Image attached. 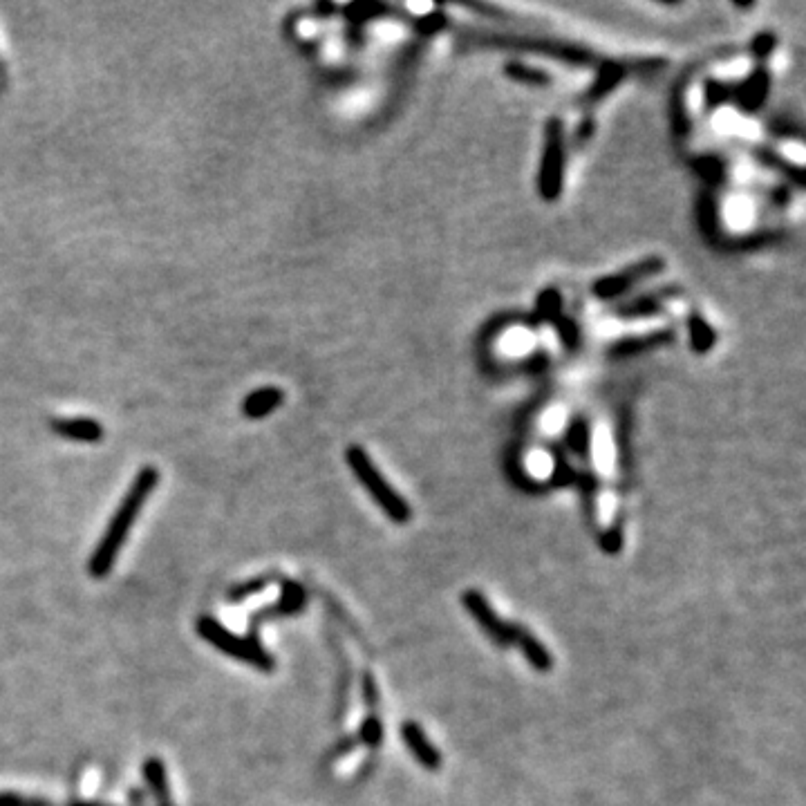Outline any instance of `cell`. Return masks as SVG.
Returning <instances> with one entry per match:
<instances>
[{
  "label": "cell",
  "instance_id": "6da1fadb",
  "mask_svg": "<svg viewBox=\"0 0 806 806\" xmlns=\"http://www.w3.org/2000/svg\"><path fill=\"white\" fill-rule=\"evenodd\" d=\"M159 482V473L155 466H144L142 471L137 473L135 482L130 484V491L126 493V498L121 500L119 509L112 515V520L108 524V529L103 531V536L99 540V545L95 547L88 562V571L92 578H106L112 567H115L117 556L124 542L128 538L130 529L137 520L139 511L144 509L146 500L151 498V493L155 491V486Z\"/></svg>",
  "mask_w": 806,
  "mask_h": 806
},
{
  "label": "cell",
  "instance_id": "7a4b0ae2",
  "mask_svg": "<svg viewBox=\"0 0 806 806\" xmlns=\"http://www.w3.org/2000/svg\"><path fill=\"white\" fill-rule=\"evenodd\" d=\"M462 605L473 621L480 625V630L489 636V639L498 645V648H518L524 659L529 661L533 670L549 672L554 668V656L542 645L538 636H533L527 627L520 623L504 621V618L495 612L480 589H466L462 594Z\"/></svg>",
  "mask_w": 806,
  "mask_h": 806
},
{
  "label": "cell",
  "instance_id": "3957f363",
  "mask_svg": "<svg viewBox=\"0 0 806 806\" xmlns=\"http://www.w3.org/2000/svg\"><path fill=\"white\" fill-rule=\"evenodd\" d=\"M345 459H348V466L356 480L361 482L363 489L368 491V495L374 500V504H377L392 522L397 524L410 522L412 511L408 502L403 500V495L399 491L392 489L390 482L381 475L379 468L374 466V462L361 446H350L348 453H345Z\"/></svg>",
  "mask_w": 806,
  "mask_h": 806
},
{
  "label": "cell",
  "instance_id": "277c9868",
  "mask_svg": "<svg viewBox=\"0 0 806 806\" xmlns=\"http://www.w3.org/2000/svg\"><path fill=\"white\" fill-rule=\"evenodd\" d=\"M195 630H198V634L206 643H211L215 650L224 652L227 656H231V659H238L262 672L276 670V659L262 648L258 639H247V636L233 634L211 616H200L198 623H195Z\"/></svg>",
  "mask_w": 806,
  "mask_h": 806
},
{
  "label": "cell",
  "instance_id": "5b68a950",
  "mask_svg": "<svg viewBox=\"0 0 806 806\" xmlns=\"http://www.w3.org/2000/svg\"><path fill=\"white\" fill-rule=\"evenodd\" d=\"M562 166H565V146H562L560 121H551L547 128V148L545 164L540 175V193L545 200H556L562 186Z\"/></svg>",
  "mask_w": 806,
  "mask_h": 806
},
{
  "label": "cell",
  "instance_id": "8992f818",
  "mask_svg": "<svg viewBox=\"0 0 806 806\" xmlns=\"http://www.w3.org/2000/svg\"><path fill=\"white\" fill-rule=\"evenodd\" d=\"M401 739L410 755L415 757L421 766L428 768V771H439V766H442V753H439V748L430 742L428 735L424 733V728H421L417 721H406V724L401 726Z\"/></svg>",
  "mask_w": 806,
  "mask_h": 806
},
{
  "label": "cell",
  "instance_id": "52a82bcc",
  "mask_svg": "<svg viewBox=\"0 0 806 806\" xmlns=\"http://www.w3.org/2000/svg\"><path fill=\"white\" fill-rule=\"evenodd\" d=\"M661 267H663V262H661L659 258L645 260V262H641V265L627 269L625 274L605 278V280H601V283H596V294L603 296V298L623 294L625 289H630V285L636 283V280H643V278L654 276L656 271H661Z\"/></svg>",
  "mask_w": 806,
  "mask_h": 806
},
{
  "label": "cell",
  "instance_id": "ba28073f",
  "mask_svg": "<svg viewBox=\"0 0 806 806\" xmlns=\"http://www.w3.org/2000/svg\"><path fill=\"white\" fill-rule=\"evenodd\" d=\"M307 596H305V589L294 583V580H285L283 583V596H280V601L274 607H265V612H260L251 618V625H258L260 621H267V618H274V616H285V614H296L301 612V607L305 605Z\"/></svg>",
  "mask_w": 806,
  "mask_h": 806
},
{
  "label": "cell",
  "instance_id": "9c48e42d",
  "mask_svg": "<svg viewBox=\"0 0 806 806\" xmlns=\"http://www.w3.org/2000/svg\"><path fill=\"white\" fill-rule=\"evenodd\" d=\"M52 428L56 435L74 439V442L95 444L103 437V426L95 419H56L52 421Z\"/></svg>",
  "mask_w": 806,
  "mask_h": 806
},
{
  "label": "cell",
  "instance_id": "30bf717a",
  "mask_svg": "<svg viewBox=\"0 0 806 806\" xmlns=\"http://www.w3.org/2000/svg\"><path fill=\"white\" fill-rule=\"evenodd\" d=\"M285 395L280 388H260L253 392L242 403V412H245V417L249 419H260V417H267L269 412H274L280 403H283Z\"/></svg>",
  "mask_w": 806,
  "mask_h": 806
},
{
  "label": "cell",
  "instance_id": "8fae6325",
  "mask_svg": "<svg viewBox=\"0 0 806 806\" xmlns=\"http://www.w3.org/2000/svg\"><path fill=\"white\" fill-rule=\"evenodd\" d=\"M144 780L148 784V789L153 791L157 802L162 806H171V791H168V777H166V766L162 759L151 757L146 759L144 764Z\"/></svg>",
  "mask_w": 806,
  "mask_h": 806
},
{
  "label": "cell",
  "instance_id": "7c38bea8",
  "mask_svg": "<svg viewBox=\"0 0 806 806\" xmlns=\"http://www.w3.org/2000/svg\"><path fill=\"white\" fill-rule=\"evenodd\" d=\"M274 583V576H258V578H251V580H247V583H240L238 587H233L231 589V594H229V601H245L247 596H253V594H260V592H265V589Z\"/></svg>",
  "mask_w": 806,
  "mask_h": 806
},
{
  "label": "cell",
  "instance_id": "4fadbf2b",
  "mask_svg": "<svg viewBox=\"0 0 806 806\" xmlns=\"http://www.w3.org/2000/svg\"><path fill=\"white\" fill-rule=\"evenodd\" d=\"M381 739H383L381 719L374 717V712H372V715H370L368 719H365L363 726H361V742L374 748V746L381 744Z\"/></svg>",
  "mask_w": 806,
  "mask_h": 806
},
{
  "label": "cell",
  "instance_id": "5bb4252c",
  "mask_svg": "<svg viewBox=\"0 0 806 806\" xmlns=\"http://www.w3.org/2000/svg\"><path fill=\"white\" fill-rule=\"evenodd\" d=\"M0 806H50L43 800H30L16 793H0Z\"/></svg>",
  "mask_w": 806,
  "mask_h": 806
},
{
  "label": "cell",
  "instance_id": "9a60e30c",
  "mask_svg": "<svg viewBox=\"0 0 806 806\" xmlns=\"http://www.w3.org/2000/svg\"><path fill=\"white\" fill-rule=\"evenodd\" d=\"M72 806H103V804H99V802H77V804H72Z\"/></svg>",
  "mask_w": 806,
  "mask_h": 806
}]
</instances>
